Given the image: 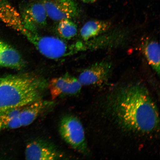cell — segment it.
Here are the masks:
<instances>
[{
  "instance_id": "cell-1",
  "label": "cell",
  "mask_w": 160,
  "mask_h": 160,
  "mask_svg": "<svg viewBox=\"0 0 160 160\" xmlns=\"http://www.w3.org/2000/svg\"><path fill=\"white\" fill-rule=\"evenodd\" d=\"M109 108L118 124L126 131L148 134L159 129L157 106L141 84H129L116 90L110 98Z\"/></svg>"
},
{
  "instance_id": "cell-2",
  "label": "cell",
  "mask_w": 160,
  "mask_h": 160,
  "mask_svg": "<svg viewBox=\"0 0 160 160\" xmlns=\"http://www.w3.org/2000/svg\"><path fill=\"white\" fill-rule=\"evenodd\" d=\"M46 86L45 80L33 75L0 78V113L41 99Z\"/></svg>"
},
{
  "instance_id": "cell-3",
  "label": "cell",
  "mask_w": 160,
  "mask_h": 160,
  "mask_svg": "<svg viewBox=\"0 0 160 160\" xmlns=\"http://www.w3.org/2000/svg\"><path fill=\"white\" fill-rule=\"evenodd\" d=\"M0 19L24 36L41 54L51 59H59L77 52L75 44L69 45L59 38L42 36L24 26L19 13L11 5L0 12Z\"/></svg>"
},
{
  "instance_id": "cell-4",
  "label": "cell",
  "mask_w": 160,
  "mask_h": 160,
  "mask_svg": "<svg viewBox=\"0 0 160 160\" xmlns=\"http://www.w3.org/2000/svg\"><path fill=\"white\" fill-rule=\"evenodd\" d=\"M59 131L64 141L70 147L85 155L89 154L82 124L77 117L66 116L60 122Z\"/></svg>"
},
{
  "instance_id": "cell-5",
  "label": "cell",
  "mask_w": 160,
  "mask_h": 160,
  "mask_svg": "<svg viewBox=\"0 0 160 160\" xmlns=\"http://www.w3.org/2000/svg\"><path fill=\"white\" fill-rule=\"evenodd\" d=\"M19 13L23 25L30 31L37 32L47 24L48 16L42 2L32 1L24 4Z\"/></svg>"
},
{
  "instance_id": "cell-6",
  "label": "cell",
  "mask_w": 160,
  "mask_h": 160,
  "mask_svg": "<svg viewBox=\"0 0 160 160\" xmlns=\"http://www.w3.org/2000/svg\"><path fill=\"white\" fill-rule=\"evenodd\" d=\"M48 17L56 21L72 19L79 15L78 6L74 0H42Z\"/></svg>"
},
{
  "instance_id": "cell-7",
  "label": "cell",
  "mask_w": 160,
  "mask_h": 160,
  "mask_svg": "<svg viewBox=\"0 0 160 160\" xmlns=\"http://www.w3.org/2000/svg\"><path fill=\"white\" fill-rule=\"evenodd\" d=\"M112 69L109 62H98L84 70L78 79L82 86L102 85L108 81Z\"/></svg>"
},
{
  "instance_id": "cell-8",
  "label": "cell",
  "mask_w": 160,
  "mask_h": 160,
  "mask_svg": "<svg viewBox=\"0 0 160 160\" xmlns=\"http://www.w3.org/2000/svg\"><path fill=\"white\" fill-rule=\"evenodd\" d=\"M27 160H53L63 159V155L54 146L42 139L30 142L25 150Z\"/></svg>"
},
{
  "instance_id": "cell-9",
  "label": "cell",
  "mask_w": 160,
  "mask_h": 160,
  "mask_svg": "<svg viewBox=\"0 0 160 160\" xmlns=\"http://www.w3.org/2000/svg\"><path fill=\"white\" fill-rule=\"evenodd\" d=\"M82 87L77 78L68 74L53 78L48 85L53 100L63 96L78 94L81 91Z\"/></svg>"
},
{
  "instance_id": "cell-10",
  "label": "cell",
  "mask_w": 160,
  "mask_h": 160,
  "mask_svg": "<svg viewBox=\"0 0 160 160\" xmlns=\"http://www.w3.org/2000/svg\"><path fill=\"white\" fill-rule=\"evenodd\" d=\"M24 66V62L19 52L0 40V67L19 70Z\"/></svg>"
},
{
  "instance_id": "cell-11",
  "label": "cell",
  "mask_w": 160,
  "mask_h": 160,
  "mask_svg": "<svg viewBox=\"0 0 160 160\" xmlns=\"http://www.w3.org/2000/svg\"><path fill=\"white\" fill-rule=\"evenodd\" d=\"M51 105L49 102L40 99L23 107L19 115L22 127L31 125Z\"/></svg>"
},
{
  "instance_id": "cell-12",
  "label": "cell",
  "mask_w": 160,
  "mask_h": 160,
  "mask_svg": "<svg viewBox=\"0 0 160 160\" xmlns=\"http://www.w3.org/2000/svg\"><path fill=\"white\" fill-rule=\"evenodd\" d=\"M110 21L91 20L87 22L82 27L80 35L84 41H87L106 33L111 26Z\"/></svg>"
},
{
  "instance_id": "cell-13",
  "label": "cell",
  "mask_w": 160,
  "mask_h": 160,
  "mask_svg": "<svg viewBox=\"0 0 160 160\" xmlns=\"http://www.w3.org/2000/svg\"><path fill=\"white\" fill-rule=\"evenodd\" d=\"M143 53L149 64L157 74H160V46L157 41L148 40L143 46Z\"/></svg>"
},
{
  "instance_id": "cell-14",
  "label": "cell",
  "mask_w": 160,
  "mask_h": 160,
  "mask_svg": "<svg viewBox=\"0 0 160 160\" xmlns=\"http://www.w3.org/2000/svg\"><path fill=\"white\" fill-rule=\"evenodd\" d=\"M23 107L13 108L0 113V132L4 129H11L15 127Z\"/></svg>"
},
{
  "instance_id": "cell-15",
  "label": "cell",
  "mask_w": 160,
  "mask_h": 160,
  "mask_svg": "<svg viewBox=\"0 0 160 160\" xmlns=\"http://www.w3.org/2000/svg\"><path fill=\"white\" fill-rule=\"evenodd\" d=\"M57 31L60 36L63 39H71L77 35V27L71 19H65L59 21Z\"/></svg>"
},
{
  "instance_id": "cell-16",
  "label": "cell",
  "mask_w": 160,
  "mask_h": 160,
  "mask_svg": "<svg viewBox=\"0 0 160 160\" xmlns=\"http://www.w3.org/2000/svg\"><path fill=\"white\" fill-rule=\"evenodd\" d=\"M82 1L85 3H90L94 2L96 0H82Z\"/></svg>"
}]
</instances>
